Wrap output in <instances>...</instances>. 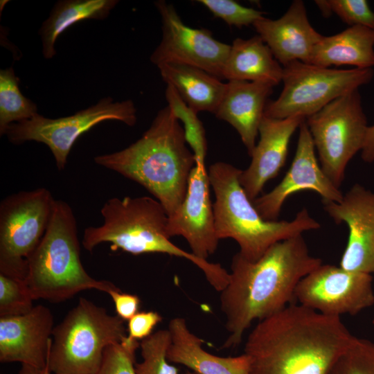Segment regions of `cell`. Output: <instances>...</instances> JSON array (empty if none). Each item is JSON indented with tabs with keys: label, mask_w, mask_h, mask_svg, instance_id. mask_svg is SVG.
<instances>
[{
	"label": "cell",
	"mask_w": 374,
	"mask_h": 374,
	"mask_svg": "<svg viewBox=\"0 0 374 374\" xmlns=\"http://www.w3.org/2000/svg\"><path fill=\"white\" fill-rule=\"evenodd\" d=\"M321 264V259L310 254L302 235L276 242L256 261L235 253L220 296L229 333L222 348L238 346L254 321L294 303L299 281Z\"/></svg>",
	"instance_id": "6da1fadb"
},
{
	"label": "cell",
	"mask_w": 374,
	"mask_h": 374,
	"mask_svg": "<svg viewBox=\"0 0 374 374\" xmlns=\"http://www.w3.org/2000/svg\"><path fill=\"white\" fill-rule=\"evenodd\" d=\"M354 337L339 317L294 303L258 321L244 353L250 374H326Z\"/></svg>",
	"instance_id": "7a4b0ae2"
},
{
	"label": "cell",
	"mask_w": 374,
	"mask_h": 374,
	"mask_svg": "<svg viewBox=\"0 0 374 374\" xmlns=\"http://www.w3.org/2000/svg\"><path fill=\"white\" fill-rule=\"evenodd\" d=\"M94 161L143 186L168 216L184 199L196 164L184 128L168 105L139 139L118 152L97 156Z\"/></svg>",
	"instance_id": "3957f363"
},
{
	"label": "cell",
	"mask_w": 374,
	"mask_h": 374,
	"mask_svg": "<svg viewBox=\"0 0 374 374\" xmlns=\"http://www.w3.org/2000/svg\"><path fill=\"white\" fill-rule=\"evenodd\" d=\"M103 224L84 229L82 244L89 252L101 243L132 255L159 253L183 258L197 267L217 292L227 285L229 273L219 263L202 259L173 244L167 233L168 215L162 204L148 197H113L100 210Z\"/></svg>",
	"instance_id": "277c9868"
},
{
	"label": "cell",
	"mask_w": 374,
	"mask_h": 374,
	"mask_svg": "<svg viewBox=\"0 0 374 374\" xmlns=\"http://www.w3.org/2000/svg\"><path fill=\"white\" fill-rule=\"evenodd\" d=\"M241 171L220 161L210 166L208 174L215 196L213 207L216 235L219 240L233 239L242 257L256 261L276 242L320 228L305 208L291 221L264 220L240 183Z\"/></svg>",
	"instance_id": "5b68a950"
},
{
	"label": "cell",
	"mask_w": 374,
	"mask_h": 374,
	"mask_svg": "<svg viewBox=\"0 0 374 374\" xmlns=\"http://www.w3.org/2000/svg\"><path fill=\"white\" fill-rule=\"evenodd\" d=\"M26 281L34 300L52 303L66 301L86 290L108 294L117 287L86 271L73 212L66 202L57 199L47 229L28 260Z\"/></svg>",
	"instance_id": "8992f818"
},
{
	"label": "cell",
	"mask_w": 374,
	"mask_h": 374,
	"mask_svg": "<svg viewBox=\"0 0 374 374\" xmlns=\"http://www.w3.org/2000/svg\"><path fill=\"white\" fill-rule=\"evenodd\" d=\"M125 321L80 297L52 333L48 366L53 374H97L105 348L127 334Z\"/></svg>",
	"instance_id": "52a82bcc"
},
{
	"label": "cell",
	"mask_w": 374,
	"mask_h": 374,
	"mask_svg": "<svg viewBox=\"0 0 374 374\" xmlns=\"http://www.w3.org/2000/svg\"><path fill=\"white\" fill-rule=\"evenodd\" d=\"M283 67V88L277 99L267 103V117L307 118L336 98L368 84L374 75L373 69H336L301 61Z\"/></svg>",
	"instance_id": "ba28073f"
},
{
	"label": "cell",
	"mask_w": 374,
	"mask_h": 374,
	"mask_svg": "<svg viewBox=\"0 0 374 374\" xmlns=\"http://www.w3.org/2000/svg\"><path fill=\"white\" fill-rule=\"evenodd\" d=\"M305 122L321 169L339 188L348 163L363 148L368 127L359 89L332 100Z\"/></svg>",
	"instance_id": "9c48e42d"
},
{
	"label": "cell",
	"mask_w": 374,
	"mask_h": 374,
	"mask_svg": "<svg viewBox=\"0 0 374 374\" xmlns=\"http://www.w3.org/2000/svg\"><path fill=\"white\" fill-rule=\"evenodd\" d=\"M55 199L45 188L20 191L0 204V273L26 279L28 260L48 225Z\"/></svg>",
	"instance_id": "30bf717a"
},
{
	"label": "cell",
	"mask_w": 374,
	"mask_h": 374,
	"mask_svg": "<svg viewBox=\"0 0 374 374\" xmlns=\"http://www.w3.org/2000/svg\"><path fill=\"white\" fill-rule=\"evenodd\" d=\"M106 121L134 126L137 121L134 103L131 100L114 102L112 98L105 97L96 105L66 117L49 118L37 114L30 119L10 124L4 135L14 144L31 141L44 143L53 155L57 169L62 170L77 139Z\"/></svg>",
	"instance_id": "8fae6325"
},
{
	"label": "cell",
	"mask_w": 374,
	"mask_h": 374,
	"mask_svg": "<svg viewBox=\"0 0 374 374\" xmlns=\"http://www.w3.org/2000/svg\"><path fill=\"white\" fill-rule=\"evenodd\" d=\"M154 5L161 19L162 37L150 56L152 63L193 66L223 80L231 45L215 39L208 29L186 25L172 4L159 0Z\"/></svg>",
	"instance_id": "7c38bea8"
},
{
	"label": "cell",
	"mask_w": 374,
	"mask_h": 374,
	"mask_svg": "<svg viewBox=\"0 0 374 374\" xmlns=\"http://www.w3.org/2000/svg\"><path fill=\"white\" fill-rule=\"evenodd\" d=\"M295 299L326 315L353 316L374 304L373 276L321 264L299 281Z\"/></svg>",
	"instance_id": "4fadbf2b"
},
{
	"label": "cell",
	"mask_w": 374,
	"mask_h": 374,
	"mask_svg": "<svg viewBox=\"0 0 374 374\" xmlns=\"http://www.w3.org/2000/svg\"><path fill=\"white\" fill-rule=\"evenodd\" d=\"M305 190L317 193L325 202H339L344 196L319 165L305 121L299 126L295 156L285 177L274 188L258 197L253 204L264 220H277L286 199Z\"/></svg>",
	"instance_id": "5bb4252c"
},
{
	"label": "cell",
	"mask_w": 374,
	"mask_h": 374,
	"mask_svg": "<svg viewBox=\"0 0 374 374\" xmlns=\"http://www.w3.org/2000/svg\"><path fill=\"white\" fill-rule=\"evenodd\" d=\"M210 186L205 163L197 162L190 174L184 199L168 216L167 224L170 238L182 236L191 253L204 260L215 253L220 240L215 228Z\"/></svg>",
	"instance_id": "9a60e30c"
},
{
	"label": "cell",
	"mask_w": 374,
	"mask_h": 374,
	"mask_svg": "<svg viewBox=\"0 0 374 374\" xmlns=\"http://www.w3.org/2000/svg\"><path fill=\"white\" fill-rule=\"evenodd\" d=\"M322 202L337 224L345 222L348 227L339 267L348 271L374 273V193L355 184L341 202Z\"/></svg>",
	"instance_id": "2e32d148"
},
{
	"label": "cell",
	"mask_w": 374,
	"mask_h": 374,
	"mask_svg": "<svg viewBox=\"0 0 374 374\" xmlns=\"http://www.w3.org/2000/svg\"><path fill=\"white\" fill-rule=\"evenodd\" d=\"M53 325V314L42 305L24 314L0 317V362L46 366Z\"/></svg>",
	"instance_id": "e0dca14e"
},
{
	"label": "cell",
	"mask_w": 374,
	"mask_h": 374,
	"mask_svg": "<svg viewBox=\"0 0 374 374\" xmlns=\"http://www.w3.org/2000/svg\"><path fill=\"white\" fill-rule=\"evenodd\" d=\"M305 119L302 116L283 119L262 117L258 128L260 139L250 156V165L239 176L240 183L252 202L284 166L290 139Z\"/></svg>",
	"instance_id": "ac0fdd59"
},
{
	"label": "cell",
	"mask_w": 374,
	"mask_h": 374,
	"mask_svg": "<svg viewBox=\"0 0 374 374\" xmlns=\"http://www.w3.org/2000/svg\"><path fill=\"white\" fill-rule=\"evenodd\" d=\"M253 26L283 66L294 61L308 63L314 47L323 36L312 26L301 0L293 1L280 18L263 17Z\"/></svg>",
	"instance_id": "d6986e66"
},
{
	"label": "cell",
	"mask_w": 374,
	"mask_h": 374,
	"mask_svg": "<svg viewBox=\"0 0 374 374\" xmlns=\"http://www.w3.org/2000/svg\"><path fill=\"white\" fill-rule=\"evenodd\" d=\"M274 86L258 82L229 80L214 115L233 126L251 156L258 128Z\"/></svg>",
	"instance_id": "ffe728a7"
},
{
	"label": "cell",
	"mask_w": 374,
	"mask_h": 374,
	"mask_svg": "<svg viewBox=\"0 0 374 374\" xmlns=\"http://www.w3.org/2000/svg\"><path fill=\"white\" fill-rule=\"evenodd\" d=\"M168 330L170 344L167 359L170 363L184 365L197 374H250L246 354L223 357L206 351L202 347L204 340L189 330L185 319H172Z\"/></svg>",
	"instance_id": "44dd1931"
},
{
	"label": "cell",
	"mask_w": 374,
	"mask_h": 374,
	"mask_svg": "<svg viewBox=\"0 0 374 374\" xmlns=\"http://www.w3.org/2000/svg\"><path fill=\"white\" fill-rule=\"evenodd\" d=\"M283 66L258 35L244 39L236 38L230 47L222 78L278 85L282 82Z\"/></svg>",
	"instance_id": "7402d4cb"
},
{
	"label": "cell",
	"mask_w": 374,
	"mask_h": 374,
	"mask_svg": "<svg viewBox=\"0 0 374 374\" xmlns=\"http://www.w3.org/2000/svg\"><path fill=\"white\" fill-rule=\"evenodd\" d=\"M308 64L326 68L351 65L358 69H372L374 29L353 26L333 35H323L314 47Z\"/></svg>",
	"instance_id": "603a6c76"
},
{
	"label": "cell",
	"mask_w": 374,
	"mask_h": 374,
	"mask_svg": "<svg viewBox=\"0 0 374 374\" xmlns=\"http://www.w3.org/2000/svg\"><path fill=\"white\" fill-rule=\"evenodd\" d=\"M163 80L172 86L193 110L214 114L226 89V82L190 65L168 63L157 66Z\"/></svg>",
	"instance_id": "cb8c5ba5"
},
{
	"label": "cell",
	"mask_w": 374,
	"mask_h": 374,
	"mask_svg": "<svg viewBox=\"0 0 374 374\" xmlns=\"http://www.w3.org/2000/svg\"><path fill=\"white\" fill-rule=\"evenodd\" d=\"M118 3L116 0H64L57 2L39 30L44 57L51 59L55 55L54 46L56 39L68 28L86 19H105Z\"/></svg>",
	"instance_id": "d4e9b609"
},
{
	"label": "cell",
	"mask_w": 374,
	"mask_h": 374,
	"mask_svg": "<svg viewBox=\"0 0 374 374\" xmlns=\"http://www.w3.org/2000/svg\"><path fill=\"white\" fill-rule=\"evenodd\" d=\"M19 79L12 67L0 71V134L12 123L37 114L35 103L25 97L19 87Z\"/></svg>",
	"instance_id": "484cf974"
},
{
	"label": "cell",
	"mask_w": 374,
	"mask_h": 374,
	"mask_svg": "<svg viewBox=\"0 0 374 374\" xmlns=\"http://www.w3.org/2000/svg\"><path fill=\"white\" fill-rule=\"evenodd\" d=\"M165 96L173 115L184 125L186 141L195 155L196 163H204L207 141L204 125L197 113L187 105L172 86L167 84Z\"/></svg>",
	"instance_id": "4316f807"
},
{
	"label": "cell",
	"mask_w": 374,
	"mask_h": 374,
	"mask_svg": "<svg viewBox=\"0 0 374 374\" xmlns=\"http://www.w3.org/2000/svg\"><path fill=\"white\" fill-rule=\"evenodd\" d=\"M170 344L168 330H159L140 342L141 362L135 363L136 374H178V368L167 359Z\"/></svg>",
	"instance_id": "83f0119b"
},
{
	"label": "cell",
	"mask_w": 374,
	"mask_h": 374,
	"mask_svg": "<svg viewBox=\"0 0 374 374\" xmlns=\"http://www.w3.org/2000/svg\"><path fill=\"white\" fill-rule=\"evenodd\" d=\"M326 374H374V343L355 337Z\"/></svg>",
	"instance_id": "f1b7e54d"
},
{
	"label": "cell",
	"mask_w": 374,
	"mask_h": 374,
	"mask_svg": "<svg viewBox=\"0 0 374 374\" xmlns=\"http://www.w3.org/2000/svg\"><path fill=\"white\" fill-rule=\"evenodd\" d=\"M33 301L25 278L0 273V317L27 313Z\"/></svg>",
	"instance_id": "f546056e"
},
{
	"label": "cell",
	"mask_w": 374,
	"mask_h": 374,
	"mask_svg": "<svg viewBox=\"0 0 374 374\" xmlns=\"http://www.w3.org/2000/svg\"><path fill=\"white\" fill-rule=\"evenodd\" d=\"M314 2L326 17L335 13L350 26H362L374 29V12L366 0H317Z\"/></svg>",
	"instance_id": "4dcf8cb0"
},
{
	"label": "cell",
	"mask_w": 374,
	"mask_h": 374,
	"mask_svg": "<svg viewBox=\"0 0 374 374\" xmlns=\"http://www.w3.org/2000/svg\"><path fill=\"white\" fill-rule=\"evenodd\" d=\"M140 342L127 335L121 341L107 346L97 374H136V351Z\"/></svg>",
	"instance_id": "1f68e13d"
},
{
	"label": "cell",
	"mask_w": 374,
	"mask_h": 374,
	"mask_svg": "<svg viewBox=\"0 0 374 374\" xmlns=\"http://www.w3.org/2000/svg\"><path fill=\"white\" fill-rule=\"evenodd\" d=\"M213 15L230 26L242 28L253 25L262 18L264 13L252 8L242 6L233 0H199Z\"/></svg>",
	"instance_id": "d6a6232c"
},
{
	"label": "cell",
	"mask_w": 374,
	"mask_h": 374,
	"mask_svg": "<svg viewBox=\"0 0 374 374\" xmlns=\"http://www.w3.org/2000/svg\"><path fill=\"white\" fill-rule=\"evenodd\" d=\"M161 321L162 317L157 312H139L127 321V336L137 341L143 340L153 333L154 328Z\"/></svg>",
	"instance_id": "836d02e7"
},
{
	"label": "cell",
	"mask_w": 374,
	"mask_h": 374,
	"mask_svg": "<svg viewBox=\"0 0 374 374\" xmlns=\"http://www.w3.org/2000/svg\"><path fill=\"white\" fill-rule=\"evenodd\" d=\"M108 294L114 303L116 315L123 321H129L139 312L141 300L137 295L122 292L118 287L112 290Z\"/></svg>",
	"instance_id": "e575fe53"
},
{
	"label": "cell",
	"mask_w": 374,
	"mask_h": 374,
	"mask_svg": "<svg viewBox=\"0 0 374 374\" xmlns=\"http://www.w3.org/2000/svg\"><path fill=\"white\" fill-rule=\"evenodd\" d=\"M361 157L364 162H374V125L368 127Z\"/></svg>",
	"instance_id": "d590c367"
},
{
	"label": "cell",
	"mask_w": 374,
	"mask_h": 374,
	"mask_svg": "<svg viewBox=\"0 0 374 374\" xmlns=\"http://www.w3.org/2000/svg\"><path fill=\"white\" fill-rule=\"evenodd\" d=\"M19 374H53L47 364L44 368H36L27 364H21Z\"/></svg>",
	"instance_id": "8d00e7d4"
},
{
	"label": "cell",
	"mask_w": 374,
	"mask_h": 374,
	"mask_svg": "<svg viewBox=\"0 0 374 374\" xmlns=\"http://www.w3.org/2000/svg\"><path fill=\"white\" fill-rule=\"evenodd\" d=\"M183 374H197V373H195L193 372V371H188L185 372V373H183Z\"/></svg>",
	"instance_id": "74e56055"
},
{
	"label": "cell",
	"mask_w": 374,
	"mask_h": 374,
	"mask_svg": "<svg viewBox=\"0 0 374 374\" xmlns=\"http://www.w3.org/2000/svg\"><path fill=\"white\" fill-rule=\"evenodd\" d=\"M373 325H374V319H373Z\"/></svg>",
	"instance_id": "f35d334b"
}]
</instances>
